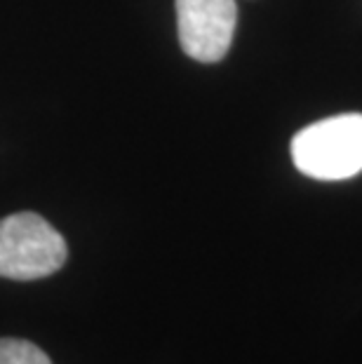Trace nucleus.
<instances>
[{
	"label": "nucleus",
	"mask_w": 362,
	"mask_h": 364,
	"mask_svg": "<svg viewBox=\"0 0 362 364\" xmlns=\"http://www.w3.org/2000/svg\"><path fill=\"white\" fill-rule=\"evenodd\" d=\"M292 160L311 179L356 176L362 172V115L346 113L304 127L292 141Z\"/></svg>",
	"instance_id": "f257e3e1"
},
{
	"label": "nucleus",
	"mask_w": 362,
	"mask_h": 364,
	"mask_svg": "<svg viewBox=\"0 0 362 364\" xmlns=\"http://www.w3.org/2000/svg\"><path fill=\"white\" fill-rule=\"evenodd\" d=\"M66 240L41 214L19 212L0 219V277L43 280L66 263Z\"/></svg>",
	"instance_id": "f03ea898"
},
{
	"label": "nucleus",
	"mask_w": 362,
	"mask_h": 364,
	"mask_svg": "<svg viewBox=\"0 0 362 364\" xmlns=\"http://www.w3.org/2000/svg\"><path fill=\"white\" fill-rule=\"evenodd\" d=\"M235 21V0H176L181 50L203 64H214L226 57L233 43Z\"/></svg>",
	"instance_id": "7ed1b4c3"
},
{
	"label": "nucleus",
	"mask_w": 362,
	"mask_h": 364,
	"mask_svg": "<svg viewBox=\"0 0 362 364\" xmlns=\"http://www.w3.org/2000/svg\"><path fill=\"white\" fill-rule=\"evenodd\" d=\"M0 364H52V360L31 341L0 338Z\"/></svg>",
	"instance_id": "20e7f679"
}]
</instances>
